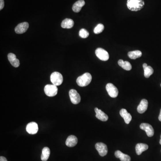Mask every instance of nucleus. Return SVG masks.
<instances>
[{"label":"nucleus","instance_id":"1","mask_svg":"<svg viewBox=\"0 0 161 161\" xmlns=\"http://www.w3.org/2000/svg\"><path fill=\"white\" fill-rule=\"evenodd\" d=\"M144 5V0H127V7L132 11H139L142 9Z\"/></svg>","mask_w":161,"mask_h":161},{"label":"nucleus","instance_id":"2","mask_svg":"<svg viewBox=\"0 0 161 161\" xmlns=\"http://www.w3.org/2000/svg\"><path fill=\"white\" fill-rule=\"evenodd\" d=\"M92 76L90 73L86 72L76 79V83L79 87H84L88 86L91 82Z\"/></svg>","mask_w":161,"mask_h":161},{"label":"nucleus","instance_id":"3","mask_svg":"<svg viewBox=\"0 0 161 161\" xmlns=\"http://www.w3.org/2000/svg\"><path fill=\"white\" fill-rule=\"evenodd\" d=\"M50 80L52 84L56 86H60L62 85L63 82V77L60 72H54L51 74Z\"/></svg>","mask_w":161,"mask_h":161},{"label":"nucleus","instance_id":"4","mask_svg":"<svg viewBox=\"0 0 161 161\" xmlns=\"http://www.w3.org/2000/svg\"><path fill=\"white\" fill-rule=\"evenodd\" d=\"M44 92L49 97H54L57 94L58 88L54 85H47L44 87Z\"/></svg>","mask_w":161,"mask_h":161},{"label":"nucleus","instance_id":"5","mask_svg":"<svg viewBox=\"0 0 161 161\" xmlns=\"http://www.w3.org/2000/svg\"><path fill=\"white\" fill-rule=\"evenodd\" d=\"M106 90L109 95L112 98H116L118 95V89L114 85L111 83L107 84L106 86Z\"/></svg>","mask_w":161,"mask_h":161},{"label":"nucleus","instance_id":"6","mask_svg":"<svg viewBox=\"0 0 161 161\" xmlns=\"http://www.w3.org/2000/svg\"><path fill=\"white\" fill-rule=\"evenodd\" d=\"M97 57L103 61H107L109 58V55L107 51L102 48H98L95 51Z\"/></svg>","mask_w":161,"mask_h":161},{"label":"nucleus","instance_id":"7","mask_svg":"<svg viewBox=\"0 0 161 161\" xmlns=\"http://www.w3.org/2000/svg\"><path fill=\"white\" fill-rule=\"evenodd\" d=\"M69 95H70V99L72 103L74 104H78L80 102V95L74 89H71L69 91Z\"/></svg>","mask_w":161,"mask_h":161},{"label":"nucleus","instance_id":"8","mask_svg":"<svg viewBox=\"0 0 161 161\" xmlns=\"http://www.w3.org/2000/svg\"><path fill=\"white\" fill-rule=\"evenodd\" d=\"M95 148L99 152V155L102 157L105 156L108 154V147L107 145L104 143L102 142L96 143L95 145Z\"/></svg>","mask_w":161,"mask_h":161},{"label":"nucleus","instance_id":"9","mask_svg":"<svg viewBox=\"0 0 161 161\" xmlns=\"http://www.w3.org/2000/svg\"><path fill=\"white\" fill-rule=\"evenodd\" d=\"M140 129L146 132L148 137H152L154 135V130L151 125L147 123H142L140 126Z\"/></svg>","mask_w":161,"mask_h":161},{"label":"nucleus","instance_id":"10","mask_svg":"<svg viewBox=\"0 0 161 161\" xmlns=\"http://www.w3.org/2000/svg\"><path fill=\"white\" fill-rule=\"evenodd\" d=\"M26 130L29 134H36L39 130L38 125L35 122H30L26 125Z\"/></svg>","mask_w":161,"mask_h":161},{"label":"nucleus","instance_id":"11","mask_svg":"<svg viewBox=\"0 0 161 161\" xmlns=\"http://www.w3.org/2000/svg\"><path fill=\"white\" fill-rule=\"evenodd\" d=\"M29 28V23L27 22H23L18 24L15 28V31L16 33L21 34L26 32Z\"/></svg>","mask_w":161,"mask_h":161},{"label":"nucleus","instance_id":"12","mask_svg":"<svg viewBox=\"0 0 161 161\" xmlns=\"http://www.w3.org/2000/svg\"><path fill=\"white\" fill-rule=\"evenodd\" d=\"M95 111L96 113V117L97 119L102 121H106L108 120V116L102 110L99 109L97 108H95Z\"/></svg>","mask_w":161,"mask_h":161},{"label":"nucleus","instance_id":"13","mask_svg":"<svg viewBox=\"0 0 161 161\" xmlns=\"http://www.w3.org/2000/svg\"><path fill=\"white\" fill-rule=\"evenodd\" d=\"M8 60L13 66L17 68L20 66L19 60L16 58V55L14 53H10L8 55Z\"/></svg>","mask_w":161,"mask_h":161},{"label":"nucleus","instance_id":"14","mask_svg":"<svg viewBox=\"0 0 161 161\" xmlns=\"http://www.w3.org/2000/svg\"><path fill=\"white\" fill-rule=\"evenodd\" d=\"M148 101L145 99H143L141 100L140 104L138 105L137 108V112L140 114H142L147 110V108H148Z\"/></svg>","mask_w":161,"mask_h":161},{"label":"nucleus","instance_id":"15","mask_svg":"<svg viewBox=\"0 0 161 161\" xmlns=\"http://www.w3.org/2000/svg\"><path fill=\"white\" fill-rule=\"evenodd\" d=\"M120 115L124 120L126 124H129L132 119L131 114L128 112L125 109H122L120 112Z\"/></svg>","mask_w":161,"mask_h":161},{"label":"nucleus","instance_id":"16","mask_svg":"<svg viewBox=\"0 0 161 161\" xmlns=\"http://www.w3.org/2000/svg\"><path fill=\"white\" fill-rule=\"evenodd\" d=\"M78 142V138L74 135H70L68 136L66 141V144L67 146L69 147H72L75 146Z\"/></svg>","mask_w":161,"mask_h":161},{"label":"nucleus","instance_id":"17","mask_svg":"<svg viewBox=\"0 0 161 161\" xmlns=\"http://www.w3.org/2000/svg\"><path fill=\"white\" fill-rule=\"evenodd\" d=\"M149 146L147 144L143 143H138L136 145V152L137 155H140L142 152L148 150Z\"/></svg>","mask_w":161,"mask_h":161},{"label":"nucleus","instance_id":"18","mask_svg":"<svg viewBox=\"0 0 161 161\" xmlns=\"http://www.w3.org/2000/svg\"><path fill=\"white\" fill-rule=\"evenodd\" d=\"M85 5L84 0H78L72 5V9L75 13H78L82 9V7Z\"/></svg>","mask_w":161,"mask_h":161},{"label":"nucleus","instance_id":"19","mask_svg":"<svg viewBox=\"0 0 161 161\" xmlns=\"http://www.w3.org/2000/svg\"><path fill=\"white\" fill-rule=\"evenodd\" d=\"M115 156L117 158H120L121 161H130L131 158L129 155L124 154L120 150H117L115 152Z\"/></svg>","mask_w":161,"mask_h":161},{"label":"nucleus","instance_id":"20","mask_svg":"<svg viewBox=\"0 0 161 161\" xmlns=\"http://www.w3.org/2000/svg\"><path fill=\"white\" fill-rule=\"evenodd\" d=\"M74 21L72 19L66 18L62 22L61 26L63 28L70 29L74 26Z\"/></svg>","mask_w":161,"mask_h":161},{"label":"nucleus","instance_id":"21","mask_svg":"<svg viewBox=\"0 0 161 161\" xmlns=\"http://www.w3.org/2000/svg\"><path fill=\"white\" fill-rule=\"evenodd\" d=\"M119 66L121 67L123 69L127 71L132 70V66L131 64L127 61L124 62L123 60H119L118 62Z\"/></svg>","mask_w":161,"mask_h":161},{"label":"nucleus","instance_id":"22","mask_svg":"<svg viewBox=\"0 0 161 161\" xmlns=\"http://www.w3.org/2000/svg\"><path fill=\"white\" fill-rule=\"evenodd\" d=\"M50 154V150L49 148L45 147L42 150L41 159L42 161H47L48 160Z\"/></svg>","mask_w":161,"mask_h":161},{"label":"nucleus","instance_id":"23","mask_svg":"<svg viewBox=\"0 0 161 161\" xmlns=\"http://www.w3.org/2000/svg\"><path fill=\"white\" fill-rule=\"evenodd\" d=\"M142 52L139 50L133 51L128 52V55L131 59L135 60L142 56Z\"/></svg>","mask_w":161,"mask_h":161},{"label":"nucleus","instance_id":"24","mask_svg":"<svg viewBox=\"0 0 161 161\" xmlns=\"http://www.w3.org/2000/svg\"><path fill=\"white\" fill-rule=\"evenodd\" d=\"M144 70V76L145 78H149L154 73V70L150 66L143 68Z\"/></svg>","mask_w":161,"mask_h":161},{"label":"nucleus","instance_id":"25","mask_svg":"<svg viewBox=\"0 0 161 161\" xmlns=\"http://www.w3.org/2000/svg\"><path fill=\"white\" fill-rule=\"evenodd\" d=\"M104 29V26L103 25L100 23V24H98L97 26L95 27L94 30V33L96 34H99L103 32Z\"/></svg>","mask_w":161,"mask_h":161},{"label":"nucleus","instance_id":"26","mask_svg":"<svg viewBox=\"0 0 161 161\" xmlns=\"http://www.w3.org/2000/svg\"><path fill=\"white\" fill-rule=\"evenodd\" d=\"M79 35L80 37L82 38H87L89 35V33L87 30L83 28L80 30L79 32Z\"/></svg>","mask_w":161,"mask_h":161},{"label":"nucleus","instance_id":"27","mask_svg":"<svg viewBox=\"0 0 161 161\" xmlns=\"http://www.w3.org/2000/svg\"><path fill=\"white\" fill-rule=\"evenodd\" d=\"M4 7V0H0V10L3 9Z\"/></svg>","mask_w":161,"mask_h":161},{"label":"nucleus","instance_id":"28","mask_svg":"<svg viewBox=\"0 0 161 161\" xmlns=\"http://www.w3.org/2000/svg\"><path fill=\"white\" fill-rule=\"evenodd\" d=\"M0 161H8L5 157L1 156L0 157Z\"/></svg>","mask_w":161,"mask_h":161},{"label":"nucleus","instance_id":"29","mask_svg":"<svg viewBox=\"0 0 161 161\" xmlns=\"http://www.w3.org/2000/svg\"><path fill=\"white\" fill-rule=\"evenodd\" d=\"M158 120L161 122V110H160V114H159V117H158Z\"/></svg>","mask_w":161,"mask_h":161},{"label":"nucleus","instance_id":"30","mask_svg":"<svg viewBox=\"0 0 161 161\" xmlns=\"http://www.w3.org/2000/svg\"><path fill=\"white\" fill-rule=\"evenodd\" d=\"M147 66H147V64L144 63V64H143V68H145Z\"/></svg>","mask_w":161,"mask_h":161},{"label":"nucleus","instance_id":"31","mask_svg":"<svg viewBox=\"0 0 161 161\" xmlns=\"http://www.w3.org/2000/svg\"><path fill=\"white\" fill-rule=\"evenodd\" d=\"M160 145H161V139H160V141H159Z\"/></svg>","mask_w":161,"mask_h":161},{"label":"nucleus","instance_id":"32","mask_svg":"<svg viewBox=\"0 0 161 161\" xmlns=\"http://www.w3.org/2000/svg\"></svg>","mask_w":161,"mask_h":161}]
</instances>
